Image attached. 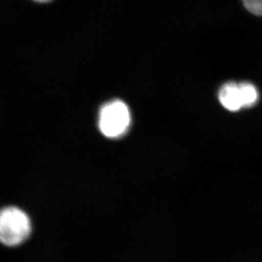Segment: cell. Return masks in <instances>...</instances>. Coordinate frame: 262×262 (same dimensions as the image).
Listing matches in <instances>:
<instances>
[{
    "label": "cell",
    "mask_w": 262,
    "mask_h": 262,
    "mask_svg": "<svg viewBox=\"0 0 262 262\" xmlns=\"http://www.w3.org/2000/svg\"><path fill=\"white\" fill-rule=\"evenodd\" d=\"M130 115L126 104L119 100L105 104L99 115V128L104 136L114 138L124 133L129 125Z\"/></svg>",
    "instance_id": "cell-2"
},
{
    "label": "cell",
    "mask_w": 262,
    "mask_h": 262,
    "mask_svg": "<svg viewBox=\"0 0 262 262\" xmlns=\"http://www.w3.org/2000/svg\"><path fill=\"white\" fill-rule=\"evenodd\" d=\"M32 232L30 217L23 209L15 206L0 210V243L15 247L25 242Z\"/></svg>",
    "instance_id": "cell-1"
},
{
    "label": "cell",
    "mask_w": 262,
    "mask_h": 262,
    "mask_svg": "<svg viewBox=\"0 0 262 262\" xmlns=\"http://www.w3.org/2000/svg\"><path fill=\"white\" fill-rule=\"evenodd\" d=\"M245 8L253 15L262 16V0H243Z\"/></svg>",
    "instance_id": "cell-5"
},
{
    "label": "cell",
    "mask_w": 262,
    "mask_h": 262,
    "mask_svg": "<svg viewBox=\"0 0 262 262\" xmlns=\"http://www.w3.org/2000/svg\"><path fill=\"white\" fill-rule=\"evenodd\" d=\"M33 1L38 3H48L51 2V0H33Z\"/></svg>",
    "instance_id": "cell-6"
},
{
    "label": "cell",
    "mask_w": 262,
    "mask_h": 262,
    "mask_svg": "<svg viewBox=\"0 0 262 262\" xmlns=\"http://www.w3.org/2000/svg\"><path fill=\"white\" fill-rule=\"evenodd\" d=\"M219 100L222 106L229 111H238L244 107L239 84L234 82H228L222 86L220 90Z\"/></svg>",
    "instance_id": "cell-3"
},
{
    "label": "cell",
    "mask_w": 262,
    "mask_h": 262,
    "mask_svg": "<svg viewBox=\"0 0 262 262\" xmlns=\"http://www.w3.org/2000/svg\"><path fill=\"white\" fill-rule=\"evenodd\" d=\"M239 84L241 96H242L243 106L244 107H250L257 102L259 98L257 89L249 82H242Z\"/></svg>",
    "instance_id": "cell-4"
}]
</instances>
